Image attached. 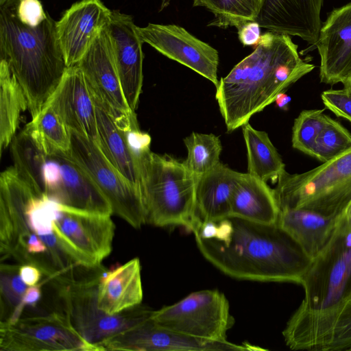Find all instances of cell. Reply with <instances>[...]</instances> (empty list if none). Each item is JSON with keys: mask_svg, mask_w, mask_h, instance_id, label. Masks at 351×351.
<instances>
[{"mask_svg": "<svg viewBox=\"0 0 351 351\" xmlns=\"http://www.w3.org/2000/svg\"><path fill=\"white\" fill-rule=\"evenodd\" d=\"M247 149V173L267 182H276L285 165L268 134L249 123L242 126Z\"/></svg>", "mask_w": 351, "mask_h": 351, "instance_id": "83f0119b", "label": "cell"}, {"mask_svg": "<svg viewBox=\"0 0 351 351\" xmlns=\"http://www.w3.org/2000/svg\"><path fill=\"white\" fill-rule=\"evenodd\" d=\"M112 11L101 0H81L56 21L58 39L67 67L76 64L101 31Z\"/></svg>", "mask_w": 351, "mask_h": 351, "instance_id": "2e32d148", "label": "cell"}, {"mask_svg": "<svg viewBox=\"0 0 351 351\" xmlns=\"http://www.w3.org/2000/svg\"><path fill=\"white\" fill-rule=\"evenodd\" d=\"M300 285L304 298L288 324L324 316L351 300V231L340 218L332 237L312 260Z\"/></svg>", "mask_w": 351, "mask_h": 351, "instance_id": "8992f818", "label": "cell"}, {"mask_svg": "<svg viewBox=\"0 0 351 351\" xmlns=\"http://www.w3.org/2000/svg\"><path fill=\"white\" fill-rule=\"evenodd\" d=\"M340 215L325 216L305 209H283L280 211L277 224L313 259L332 237Z\"/></svg>", "mask_w": 351, "mask_h": 351, "instance_id": "d4e9b609", "label": "cell"}, {"mask_svg": "<svg viewBox=\"0 0 351 351\" xmlns=\"http://www.w3.org/2000/svg\"><path fill=\"white\" fill-rule=\"evenodd\" d=\"M40 147L48 153L54 149L69 152L71 135L55 110L49 104L25 128Z\"/></svg>", "mask_w": 351, "mask_h": 351, "instance_id": "f546056e", "label": "cell"}, {"mask_svg": "<svg viewBox=\"0 0 351 351\" xmlns=\"http://www.w3.org/2000/svg\"><path fill=\"white\" fill-rule=\"evenodd\" d=\"M28 110L25 95L8 63L0 62V152L16 136L21 112Z\"/></svg>", "mask_w": 351, "mask_h": 351, "instance_id": "f1b7e54d", "label": "cell"}, {"mask_svg": "<svg viewBox=\"0 0 351 351\" xmlns=\"http://www.w3.org/2000/svg\"><path fill=\"white\" fill-rule=\"evenodd\" d=\"M264 0H194V6L206 8L214 14L208 24L220 28L237 27L258 16Z\"/></svg>", "mask_w": 351, "mask_h": 351, "instance_id": "4dcf8cb0", "label": "cell"}, {"mask_svg": "<svg viewBox=\"0 0 351 351\" xmlns=\"http://www.w3.org/2000/svg\"><path fill=\"white\" fill-rule=\"evenodd\" d=\"M157 324L174 332L208 341H226L234 319L225 295L218 290L192 292L178 302L153 311Z\"/></svg>", "mask_w": 351, "mask_h": 351, "instance_id": "ba28073f", "label": "cell"}, {"mask_svg": "<svg viewBox=\"0 0 351 351\" xmlns=\"http://www.w3.org/2000/svg\"><path fill=\"white\" fill-rule=\"evenodd\" d=\"M71 157L88 173L115 214L136 229L145 224L140 189L125 178L93 141L70 131Z\"/></svg>", "mask_w": 351, "mask_h": 351, "instance_id": "30bf717a", "label": "cell"}, {"mask_svg": "<svg viewBox=\"0 0 351 351\" xmlns=\"http://www.w3.org/2000/svg\"><path fill=\"white\" fill-rule=\"evenodd\" d=\"M15 10L19 19L31 27L40 25L48 15L39 0H20Z\"/></svg>", "mask_w": 351, "mask_h": 351, "instance_id": "8d00e7d4", "label": "cell"}, {"mask_svg": "<svg viewBox=\"0 0 351 351\" xmlns=\"http://www.w3.org/2000/svg\"><path fill=\"white\" fill-rule=\"evenodd\" d=\"M324 110H304L295 119L291 136L294 149L313 157L316 139L329 118Z\"/></svg>", "mask_w": 351, "mask_h": 351, "instance_id": "d6a6232c", "label": "cell"}, {"mask_svg": "<svg viewBox=\"0 0 351 351\" xmlns=\"http://www.w3.org/2000/svg\"><path fill=\"white\" fill-rule=\"evenodd\" d=\"M100 350L208 351L254 350L255 346L226 341H208L174 332L151 318L120 331L96 344Z\"/></svg>", "mask_w": 351, "mask_h": 351, "instance_id": "4fadbf2b", "label": "cell"}, {"mask_svg": "<svg viewBox=\"0 0 351 351\" xmlns=\"http://www.w3.org/2000/svg\"><path fill=\"white\" fill-rule=\"evenodd\" d=\"M274 190L267 182L243 173L230 202V216L248 221L276 223L280 214Z\"/></svg>", "mask_w": 351, "mask_h": 351, "instance_id": "484cf974", "label": "cell"}, {"mask_svg": "<svg viewBox=\"0 0 351 351\" xmlns=\"http://www.w3.org/2000/svg\"><path fill=\"white\" fill-rule=\"evenodd\" d=\"M350 301H351V300H350Z\"/></svg>", "mask_w": 351, "mask_h": 351, "instance_id": "ee69618b", "label": "cell"}, {"mask_svg": "<svg viewBox=\"0 0 351 351\" xmlns=\"http://www.w3.org/2000/svg\"><path fill=\"white\" fill-rule=\"evenodd\" d=\"M76 64L84 74L94 101L121 128H139L136 113L128 106L122 90L108 25Z\"/></svg>", "mask_w": 351, "mask_h": 351, "instance_id": "7c38bea8", "label": "cell"}, {"mask_svg": "<svg viewBox=\"0 0 351 351\" xmlns=\"http://www.w3.org/2000/svg\"><path fill=\"white\" fill-rule=\"evenodd\" d=\"M20 264L1 263L0 293L1 322L8 320L15 308L21 302L28 286L19 275Z\"/></svg>", "mask_w": 351, "mask_h": 351, "instance_id": "e575fe53", "label": "cell"}, {"mask_svg": "<svg viewBox=\"0 0 351 351\" xmlns=\"http://www.w3.org/2000/svg\"><path fill=\"white\" fill-rule=\"evenodd\" d=\"M35 192L10 167L0 176V259L18 251L33 232L25 217L28 200Z\"/></svg>", "mask_w": 351, "mask_h": 351, "instance_id": "ffe728a7", "label": "cell"}, {"mask_svg": "<svg viewBox=\"0 0 351 351\" xmlns=\"http://www.w3.org/2000/svg\"><path fill=\"white\" fill-rule=\"evenodd\" d=\"M351 147V133L339 121L329 117L319 134L313 157L326 162Z\"/></svg>", "mask_w": 351, "mask_h": 351, "instance_id": "836d02e7", "label": "cell"}, {"mask_svg": "<svg viewBox=\"0 0 351 351\" xmlns=\"http://www.w3.org/2000/svg\"><path fill=\"white\" fill-rule=\"evenodd\" d=\"M324 0H264L255 19L268 31L298 36L309 45L318 38Z\"/></svg>", "mask_w": 351, "mask_h": 351, "instance_id": "44dd1931", "label": "cell"}, {"mask_svg": "<svg viewBox=\"0 0 351 351\" xmlns=\"http://www.w3.org/2000/svg\"><path fill=\"white\" fill-rule=\"evenodd\" d=\"M183 141L187 149V157L183 162L196 177L220 162L222 145L219 138L215 134L192 132Z\"/></svg>", "mask_w": 351, "mask_h": 351, "instance_id": "1f68e13d", "label": "cell"}, {"mask_svg": "<svg viewBox=\"0 0 351 351\" xmlns=\"http://www.w3.org/2000/svg\"><path fill=\"white\" fill-rule=\"evenodd\" d=\"M343 88L351 92V75L343 84Z\"/></svg>", "mask_w": 351, "mask_h": 351, "instance_id": "7bdbcfd3", "label": "cell"}, {"mask_svg": "<svg viewBox=\"0 0 351 351\" xmlns=\"http://www.w3.org/2000/svg\"><path fill=\"white\" fill-rule=\"evenodd\" d=\"M53 227L60 250L77 266L97 267L112 251L115 226L109 215L57 202Z\"/></svg>", "mask_w": 351, "mask_h": 351, "instance_id": "9c48e42d", "label": "cell"}, {"mask_svg": "<svg viewBox=\"0 0 351 351\" xmlns=\"http://www.w3.org/2000/svg\"><path fill=\"white\" fill-rule=\"evenodd\" d=\"M108 28L122 90L128 106L135 112L143 86V41L132 18L119 11H112Z\"/></svg>", "mask_w": 351, "mask_h": 351, "instance_id": "e0dca14e", "label": "cell"}, {"mask_svg": "<svg viewBox=\"0 0 351 351\" xmlns=\"http://www.w3.org/2000/svg\"><path fill=\"white\" fill-rule=\"evenodd\" d=\"M240 42L244 46L258 45L261 40V26L256 22L246 21L236 27Z\"/></svg>", "mask_w": 351, "mask_h": 351, "instance_id": "74e56055", "label": "cell"}, {"mask_svg": "<svg viewBox=\"0 0 351 351\" xmlns=\"http://www.w3.org/2000/svg\"><path fill=\"white\" fill-rule=\"evenodd\" d=\"M315 68L302 59L289 35L268 31L254 51L221 77L215 99L227 131L247 123L277 95Z\"/></svg>", "mask_w": 351, "mask_h": 351, "instance_id": "7a4b0ae2", "label": "cell"}, {"mask_svg": "<svg viewBox=\"0 0 351 351\" xmlns=\"http://www.w3.org/2000/svg\"><path fill=\"white\" fill-rule=\"evenodd\" d=\"M47 104L51 106L70 131L97 144L95 104L77 64L67 67Z\"/></svg>", "mask_w": 351, "mask_h": 351, "instance_id": "d6986e66", "label": "cell"}, {"mask_svg": "<svg viewBox=\"0 0 351 351\" xmlns=\"http://www.w3.org/2000/svg\"><path fill=\"white\" fill-rule=\"evenodd\" d=\"M291 98L290 96L285 93L284 92L280 93L277 97L274 102H276V106L282 110H288L289 104L291 103Z\"/></svg>", "mask_w": 351, "mask_h": 351, "instance_id": "ab89813d", "label": "cell"}, {"mask_svg": "<svg viewBox=\"0 0 351 351\" xmlns=\"http://www.w3.org/2000/svg\"><path fill=\"white\" fill-rule=\"evenodd\" d=\"M274 189L280 210L305 209L338 216L351 202V147L301 173L285 170Z\"/></svg>", "mask_w": 351, "mask_h": 351, "instance_id": "52a82bcc", "label": "cell"}, {"mask_svg": "<svg viewBox=\"0 0 351 351\" xmlns=\"http://www.w3.org/2000/svg\"><path fill=\"white\" fill-rule=\"evenodd\" d=\"M282 335L293 350H351V301L324 316L287 323Z\"/></svg>", "mask_w": 351, "mask_h": 351, "instance_id": "9a60e30c", "label": "cell"}, {"mask_svg": "<svg viewBox=\"0 0 351 351\" xmlns=\"http://www.w3.org/2000/svg\"><path fill=\"white\" fill-rule=\"evenodd\" d=\"M143 298L140 260L134 258L102 273L98 286L97 306L115 315L141 304Z\"/></svg>", "mask_w": 351, "mask_h": 351, "instance_id": "cb8c5ba5", "label": "cell"}, {"mask_svg": "<svg viewBox=\"0 0 351 351\" xmlns=\"http://www.w3.org/2000/svg\"><path fill=\"white\" fill-rule=\"evenodd\" d=\"M51 152L59 162L60 173L58 186L49 199L73 208L111 215L109 202L69 152L59 149Z\"/></svg>", "mask_w": 351, "mask_h": 351, "instance_id": "7402d4cb", "label": "cell"}, {"mask_svg": "<svg viewBox=\"0 0 351 351\" xmlns=\"http://www.w3.org/2000/svg\"><path fill=\"white\" fill-rule=\"evenodd\" d=\"M193 233L203 256L239 280L300 285L313 260L277 223L228 216L200 222Z\"/></svg>", "mask_w": 351, "mask_h": 351, "instance_id": "6da1fadb", "label": "cell"}, {"mask_svg": "<svg viewBox=\"0 0 351 351\" xmlns=\"http://www.w3.org/2000/svg\"><path fill=\"white\" fill-rule=\"evenodd\" d=\"M1 351H96L74 328L68 315L51 313L0 324Z\"/></svg>", "mask_w": 351, "mask_h": 351, "instance_id": "8fae6325", "label": "cell"}, {"mask_svg": "<svg viewBox=\"0 0 351 351\" xmlns=\"http://www.w3.org/2000/svg\"><path fill=\"white\" fill-rule=\"evenodd\" d=\"M95 104L97 145L108 160L141 191L138 160L129 145L127 130L121 128L110 114Z\"/></svg>", "mask_w": 351, "mask_h": 351, "instance_id": "4316f807", "label": "cell"}, {"mask_svg": "<svg viewBox=\"0 0 351 351\" xmlns=\"http://www.w3.org/2000/svg\"><path fill=\"white\" fill-rule=\"evenodd\" d=\"M315 46L320 56V82H346L351 75V3L330 12Z\"/></svg>", "mask_w": 351, "mask_h": 351, "instance_id": "ac0fdd59", "label": "cell"}, {"mask_svg": "<svg viewBox=\"0 0 351 351\" xmlns=\"http://www.w3.org/2000/svg\"><path fill=\"white\" fill-rule=\"evenodd\" d=\"M243 175L219 162L197 177L195 228L200 222L217 221L230 216L231 199Z\"/></svg>", "mask_w": 351, "mask_h": 351, "instance_id": "603a6c76", "label": "cell"}, {"mask_svg": "<svg viewBox=\"0 0 351 351\" xmlns=\"http://www.w3.org/2000/svg\"><path fill=\"white\" fill-rule=\"evenodd\" d=\"M20 0H0V8H15Z\"/></svg>", "mask_w": 351, "mask_h": 351, "instance_id": "b9f144b4", "label": "cell"}, {"mask_svg": "<svg viewBox=\"0 0 351 351\" xmlns=\"http://www.w3.org/2000/svg\"><path fill=\"white\" fill-rule=\"evenodd\" d=\"M340 221L348 230L351 231V202L341 213Z\"/></svg>", "mask_w": 351, "mask_h": 351, "instance_id": "60d3db41", "label": "cell"}, {"mask_svg": "<svg viewBox=\"0 0 351 351\" xmlns=\"http://www.w3.org/2000/svg\"><path fill=\"white\" fill-rule=\"evenodd\" d=\"M104 270L100 265L86 268L82 276H75V268L48 280L56 291L63 311L74 328L86 340L95 346L145 320L153 312L141 304L115 315L102 312L98 308L97 298Z\"/></svg>", "mask_w": 351, "mask_h": 351, "instance_id": "5b68a950", "label": "cell"}, {"mask_svg": "<svg viewBox=\"0 0 351 351\" xmlns=\"http://www.w3.org/2000/svg\"><path fill=\"white\" fill-rule=\"evenodd\" d=\"M1 60L20 84L32 118L60 84L66 64L58 39L56 21L49 14L38 26L23 24L15 8H0Z\"/></svg>", "mask_w": 351, "mask_h": 351, "instance_id": "3957f363", "label": "cell"}, {"mask_svg": "<svg viewBox=\"0 0 351 351\" xmlns=\"http://www.w3.org/2000/svg\"><path fill=\"white\" fill-rule=\"evenodd\" d=\"M19 275L28 287L38 285L40 280L43 271L32 264H22L19 267Z\"/></svg>", "mask_w": 351, "mask_h": 351, "instance_id": "f35d334b", "label": "cell"}, {"mask_svg": "<svg viewBox=\"0 0 351 351\" xmlns=\"http://www.w3.org/2000/svg\"><path fill=\"white\" fill-rule=\"evenodd\" d=\"M140 189L145 223L182 226L193 232L195 224L197 177L169 155L147 149L138 156Z\"/></svg>", "mask_w": 351, "mask_h": 351, "instance_id": "277c9868", "label": "cell"}, {"mask_svg": "<svg viewBox=\"0 0 351 351\" xmlns=\"http://www.w3.org/2000/svg\"><path fill=\"white\" fill-rule=\"evenodd\" d=\"M137 32L143 43L218 85V51L184 27L149 23L143 27L137 26Z\"/></svg>", "mask_w": 351, "mask_h": 351, "instance_id": "5bb4252c", "label": "cell"}, {"mask_svg": "<svg viewBox=\"0 0 351 351\" xmlns=\"http://www.w3.org/2000/svg\"><path fill=\"white\" fill-rule=\"evenodd\" d=\"M321 99L325 108L337 117L343 118L351 123V92L346 88L329 89L322 92Z\"/></svg>", "mask_w": 351, "mask_h": 351, "instance_id": "d590c367", "label": "cell"}]
</instances>
